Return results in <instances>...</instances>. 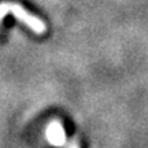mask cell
<instances>
[{
	"label": "cell",
	"mask_w": 148,
	"mask_h": 148,
	"mask_svg": "<svg viewBox=\"0 0 148 148\" xmlns=\"http://www.w3.org/2000/svg\"><path fill=\"white\" fill-rule=\"evenodd\" d=\"M69 148H79V147H78V141H77V138H73V140H71V143H70Z\"/></svg>",
	"instance_id": "3957f363"
},
{
	"label": "cell",
	"mask_w": 148,
	"mask_h": 148,
	"mask_svg": "<svg viewBox=\"0 0 148 148\" xmlns=\"http://www.w3.org/2000/svg\"><path fill=\"white\" fill-rule=\"evenodd\" d=\"M7 12H12L18 21L23 22L25 25H27L29 29H32L37 34H42L47 30V26L42 21H40L37 16L29 14L22 5L16 4V3H1L0 4V19H3V16Z\"/></svg>",
	"instance_id": "6da1fadb"
},
{
	"label": "cell",
	"mask_w": 148,
	"mask_h": 148,
	"mask_svg": "<svg viewBox=\"0 0 148 148\" xmlns=\"http://www.w3.org/2000/svg\"><path fill=\"white\" fill-rule=\"evenodd\" d=\"M47 138L52 145L62 147L66 144V133L59 121H52L47 129Z\"/></svg>",
	"instance_id": "7a4b0ae2"
}]
</instances>
